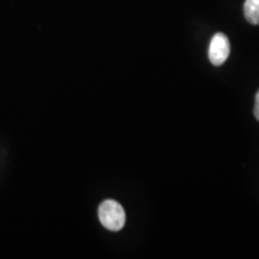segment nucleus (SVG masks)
I'll use <instances>...</instances> for the list:
<instances>
[{
  "instance_id": "nucleus-1",
  "label": "nucleus",
  "mask_w": 259,
  "mask_h": 259,
  "mask_svg": "<svg viewBox=\"0 0 259 259\" xmlns=\"http://www.w3.org/2000/svg\"><path fill=\"white\" fill-rule=\"evenodd\" d=\"M99 219L106 229L118 232L125 226L126 213L120 203L113 199H107L100 204Z\"/></svg>"
},
{
  "instance_id": "nucleus-2",
  "label": "nucleus",
  "mask_w": 259,
  "mask_h": 259,
  "mask_svg": "<svg viewBox=\"0 0 259 259\" xmlns=\"http://www.w3.org/2000/svg\"><path fill=\"white\" fill-rule=\"evenodd\" d=\"M231 53V44L228 37L222 32H218L211 38L209 47V59L212 65L220 66L225 64Z\"/></svg>"
},
{
  "instance_id": "nucleus-3",
  "label": "nucleus",
  "mask_w": 259,
  "mask_h": 259,
  "mask_svg": "<svg viewBox=\"0 0 259 259\" xmlns=\"http://www.w3.org/2000/svg\"><path fill=\"white\" fill-rule=\"evenodd\" d=\"M244 15L248 23L259 24V0H245Z\"/></svg>"
},
{
  "instance_id": "nucleus-4",
  "label": "nucleus",
  "mask_w": 259,
  "mask_h": 259,
  "mask_svg": "<svg viewBox=\"0 0 259 259\" xmlns=\"http://www.w3.org/2000/svg\"><path fill=\"white\" fill-rule=\"evenodd\" d=\"M254 116L257 118V120L259 121V90L257 93V95H255V103H254Z\"/></svg>"
}]
</instances>
